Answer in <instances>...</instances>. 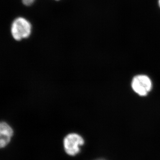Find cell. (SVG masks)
<instances>
[{
    "instance_id": "obj_5",
    "label": "cell",
    "mask_w": 160,
    "mask_h": 160,
    "mask_svg": "<svg viewBox=\"0 0 160 160\" xmlns=\"http://www.w3.org/2000/svg\"><path fill=\"white\" fill-rule=\"evenodd\" d=\"M35 1V0H22V2L24 5L29 6L33 4Z\"/></svg>"
},
{
    "instance_id": "obj_7",
    "label": "cell",
    "mask_w": 160,
    "mask_h": 160,
    "mask_svg": "<svg viewBox=\"0 0 160 160\" xmlns=\"http://www.w3.org/2000/svg\"><path fill=\"white\" fill-rule=\"evenodd\" d=\"M159 5H160V0H159Z\"/></svg>"
},
{
    "instance_id": "obj_1",
    "label": "cell",
    "mask_w": 160,
    "mask_h": 160,
    "mask_svg": "<svg viewBox=\"0 0 160 160\" xmlns=\"http://www.w3.org/2000/svg\"><path fill=\"white\" fill-rule=\"evenodd\" d=\"M11 33L16 41L29 38L32 32V25L26 18L18 17L12 22L11 26Z\"/></svg>"
},
{
    "instance_id": "obj_2",
    "label": "cell",
    "mask_w": 160,
    "mask_h": 160,
    "mask_svg": "<svg viewBox=\"0 0 160 160\" xmlns=\"http://www.w3.org/2000/svg\"><path fill=\"white\" fill-rule=\"evenodd\" d=\"M85 144V141L81 135L76 133H70L63 139L64 149L67 154L75 156L81 151L80 147Z\"/></svg>"
},
{
    "instance_id": "obj_4",
    "label": "cell",
    "mask_w": 160,
    "mask_h": 160,
    "mask_svg": "<svg viewBox=\"0 0 160 160\" xmlns=\"http://www.w3.org/2000/svg\"><path fill=\"white\" fill-rule=\"evenodd\" d=\"M14 135L12 127L5 122H0V149L7 146Z\"/></svg>"
},
{
    "instance_id": "obj_3",
    "label": "cell",
    "mask_w": 160,
    "mask_h": 160,
    "mask_svg": "<svg viewBox=\"0 0 160 160\" xmlns=\"http://www.w3.org/2000/svg\"><path fill=\"white\" fill-rule=\"evenodd\" d=\"M152 82L148 76L138 75L135 77L132 82L133 91L141 96H145L151 91Z\"/></svg>"
},
{
    "instance_id": "obj_6",
    "label": "cell",
    "mask_w": 160,
    "mask_h": 160,
    "mask_svg": "<svg viewBox=\"0 0 160 160\" xmlns=\"http://www.w3.org/2000/svg\"><path fill=\"white\" fill-rule=\"evenodd\" d=\"M105 160V159H97V160Z\"/></svg>"
},
{
    "instance_id": "obj_8",
    "label": "cell",
    "mask_w": 160,
    "mask_h": 160,
    "mask_svg": "<svg viewBox=\"0 0 160 160\" xmlns=\"http://www.w3.org/2000/svg\"><path fill=\"white\" fill-rule=\"evenodd\" d=\"M56 1H59V0H56Z\"/></svg>"
}]
</instances>
